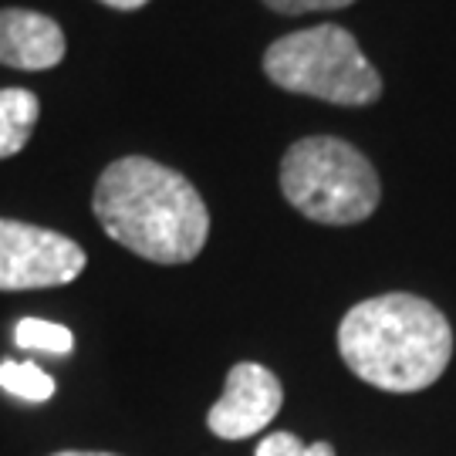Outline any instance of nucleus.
I'll return each mask as SVG.
<instances>
[{
  "instance_id": "ddd939ff",
  "label": "nucleus",
  "mask_w": 456,
  "mask_h": 456,
  "mask_svg": "<svg viewBox=\"0 0 456 456\" xmlns=\"http://www.w3.org/2000/svg\"><path fill=\"white\" fill-rule=\"evenodd\" d=\"M98 4L115 7V11H139V7H146L149 0H98Z\"/></svg>"
},
{
  "instance_id": "20e7f679",
  "label": "nucleus",
  "mask_w": 456,
  "mask_h": 456,
  "mask_svg": "<svg viewBox=\"0 0 456 456\" xmlns=\"http://www.w3.org/2000/svg\"><path fill=\"white\" fill-rule=\"evenodd\" d=\"M264 75L284 92L348 109L372 105L382 95V75L365 58L355 34L338 24H318L277 37L264 51Z\"/></svg>"
},
{
  "instance_id": "f03ea898",
  "label": "nucleus",
  "mask_w": 456,
  "mask_h": 456,
  "mask_svg": "<svg viewBox=\"0 0 456 456\" xmlns=\"http://www.w3.org/2000/svg\"><path fill=\"white\" fill-rule=\"evenodd\" d=\"M345 365L382 392L429 389L453 359V328L433 301L392 291L359 301L338 325Z\"/></svg>"
},
{
  "instance_id": "423d86ee",
  "label": "nucleus",
  "mask_w": 456,
  "mask_h": 456,
  "mask_svg": "<svg viewBox=\"0 0 456 456\" xmlns=\"http://www.w3.org/2000/svg\"><path fill=\"white\" fill-rule=\"evenodd\" d=\"M284 403V389L271 369L257 362H237L227 372L224 395L213 403L207 426L220 440H247L274 423Z\"/></svg>"
},
{
  "instance_id": "7ed1b4c3",
  "label": "nucleus",
  "mask_w": 456,
  "mask_h": 456,
  "mask_svg": "<svg viewBox=\"0 0 456 456\" xmlns=\"http://www.w3.org/2000/svg\"><path fill=\"white\" fill-rule=\"evenodd\" d=\"M281 193L314 224L348 227L372 216L382 200V183L352 142L338 135H308L281 159Z\"/></svg>"
},
{
  "instance_id": "f8f14e48",
  "label": "nucleus",
  "mask_w": 456,
  "mask_h": 456,
  "mask_svg": "<svg viewBox=\"0 0 456 456\" xmlns=\"http://www.w3.org/2000/svg\"><path fill=\"white\" fill-rule=\"evenodd\" d=\"M277 14H311V11H338L355 0H264Z\"/></svg>"
},
{
  "instance_id": "9d476101",
  "label": "nucleus",
  "mask_w": 456,
  "mask_h": 456,
  "mask_svg": "<svg viewBox=\"0 0 456 456\" xmlns=\"http://www.w3.org/2000/svg\"><path fill=\"white\" fill-rule=\"evenodd\" d=\"M14 342L24 352H48V355H68L75 348V335L65 325L41 322V318H20L14 328Z\"/></svg>"
},
{
  "instance_id": "1a4fd4ad",
  "label": "nucleus",
  "mask_w": 456,
  "mask_h": 456,
  "mask_svg": "<svg viewBox=\"0 0 456 456\" xmlns=\"http://www.w3.org/2000/svg\"><path fill=\"white\" fill-rule=\"evenodd\" d=\"M0 389L24 403H48L54 395V379L34 362H0Z\"/></svg>"
},
{
  "instance_id": "39448f33",
  "label": "nucleus",
  "mask_w": 456,
  "mask_h": 456,
  "mask_svg": "<svg viewBox=\"0 0 456 456\" xmlns=\"http://www.w3.org/2000/svg\"><path fill=\"white\" fill-rule=\"evenodd\" d=\"M85 250L71 237L0 216V291L61 288L85 271Z\"/></svg>"
},
{
  "instance_id": "4468645a",
  "label": "nucleus",
  "mask_w": 456,
  "mask_h": 456,
  "mask_svg": "<svg viewBox=\"0 0 456 456\" xmlns=\"http://www.w3.org/2000/svg\"><path fill=\"white\" fill-rule=\"evenodd\" d=\"M54 456H118V453H92V450H65V453H54Z\"/></svg>"
},
{
  "instance_id": "9b49d317",
  "label": "nucleus",
  "mask_w": 456,
  "mask_h": 456,
  "mask_svg": "<svg viewBox=\"0 0 456 456\" xmlns=\"http://www.w3.org/2000/svg\"><path fill=\"white\" fill-rule=\"evenodd\" d=\"M254 456H335L331 443H301L294 433H271L257 443Z\"/></svg>"
},
{
  "instance_id": "f257e3e1",
  "label": "nucleus",
  "mask_w": 456,
  "mask_h": 456,
  "mask_svg": "<svg viewBox=\"0 0 456 456\" xmlns=\"http://www.w3.org/2000/svg\"><path fill=\"white\" fill-rule=\"evenodd\" d=\"M92 210L115 244L152 264H190L210 237V213L193 183L149 156L105 166Z\"/></svg>"
},
{
  "instance_id": "6e6552de",
  "label": "nucleus",
  "mask_w": 456,
  "mask_h": 456,
  "mask_svg": "<svg viewBox=\"0 0 456 456\" xmlns=\"http://www.w3.org/2000/svg\"><path fill=\"white\" fill-rule=\"evenodd\" d=\"M41 118V102L28 88H0V159H11L28 146Z\"/></svg>"
},
{
  "instance_id": "0eeeda50",
  "label": "nucleus",
  "mask_w": 456,
  "mask_h": 456,
  "mask_svg": "<svg viewBox=\"0 0 456 456\" xmlns=\"http://www.w3.org/2000/svg\"><path fill=\"white\" fill-rule=\"evenodd\" d=\"M65 31L48 14L28 7L0 11V65L17 71H48L65 61Z\"/></svg>"
}]
</instances>
